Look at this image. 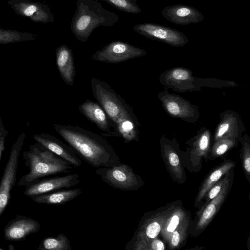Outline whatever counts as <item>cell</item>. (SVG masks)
Listing matches in <instances>:
<instances>
[{
	"instance_id": "cell-1",
	"label": "cell",
	"mask_w": 250,
	"mask_h": 250,
	"mask_svg": "<svg viewBox=\"0 0 250 250\" xmlns=\"http://www.w3.org/2000/svg\"><path fill=\"white\" fill-rule=\"evenodd\" d=\"M56 131L83 160L98 168L121 163L111 145L102 136L79 126L54 124Z\"/></svg>"
},
{
	"instance_id": "cell-2",
	"label": "cell",
	"mask_w": 250,
	"mask_h": 250,
	"mask_svg": "<svg viewBox=\"0 0 250 250\" xmlns=\"http://www.w3.org/2000/svg\"><path fill=\"white\" fill-rule=\"evenodd\" d=\"M91 86L94 98L114 124L118 137L127 144L139 141V123L132 108L106 82L92 78Z\"/></svg>"
},
{
	"instance_id": "cell-3",
	"label": "cell",
	"mask_w": 250,
	"mask_h": 250,
	"mask_svg": "<svg viewBox=\"0 0 250 250\" xmlns=\"http://www.w3.org/2000/svg\"><path fill=\"white\" fill-rule=\"evenodd\" d=\"M23 159L29 171L23 175L18 185L26 187L47 176L70 172L73 167L38 142L29 146Z\"/></svg>"
},
{
	"instance_id": "cell-4",
	"label": "cell",
	"mask_w": 250,
	"mask_h": 250,
	"mask_svg": "<svg viewBox=\"0 0 250 250\" xmlns=\"http://www.w3.org/2000/svg\"><path fill=\"white\" fill-rule=\"evenodd\" d=\"M119 20L117 14L105 9L97 0H77L70 29L78 40L85 42L95 29L111 27Z\"/></svg>"
},
{
	"instance_id": "cell-5",
	"label": "cell",
	"mask_w": 250,
	"mask_h": 250,
	"mask_svg": "<svg viewBox=\"0 0 250 250\" xmlns=\"http://www.w3.org/2000/svg\"><path fill=\"white\" fill-rule=\"evenodd\" d=\"M95 172L104 182L122 190H136L144 184L141 177L126 164L121 163L109 167H98Z\"/></svg>"
},
{
	"instance_id": "cell-6",
	"label": "cell",
	"mask_w": 250,
	"mask_h": 250,
	"mask_svg": "<svg viewBox=\"0 0 250 250\" xmlns=\"http://www.w3.org/2000/svg\"><path fill=\"white\" fill-rule=\"evenodd\" d=\"M25 137L22 132L12 146L0 181V217L9 204L11 192L16 183L19 156Z\"/></svg>"
},
{
	"instance_id": "cell-7",
	"label": "cell",
	"mask_w": 250,
	"mask_h": 250,
	"mask_svg": "<svg viewBox=\"0 0 250 250\" xmlns=\"http://www.w3.org/2000/svg\"><path fill=\"white\" fill-rule=\"evenodd\" d=\"M146 54L145 49L127 42L114 41L97 50L92 55V59L101 62L117 63Z\"/></svg>"
},
{
	"instance_id": "cell-8",
	"label": "cell",
	"mask_w": 250,
	"mask_h": 250,
	"mask_svg": "<svg viewBox=\"0 0 250 250\" xmlns=\"http://www.w3.org/2000/svg\"><path fill=\"white\" fill-rule=\"evenodd\" d=\"M133 30L150 40L163 42L175 47H181L189 40L182 32L168 27L153 23H143L135 25Z\"/></svg>"
},
{
	"instance_id": "cell-9",
	"label": "cell",
	"mask_w": 250,
	"mask_h": 250,
	"mask_svg": "<svg viewBox=\"0 0 250 250\" xmlns=\"http://www.w3.org/2000/svg\"><path fill=\"white\" fill-rule=\"evenodd\" d=\"M79 175L74 173L45 179H41L25 187L24 194L28 197L37 196L53 192L62 188H67L80 182Z\"/></svg>"
},
{
	"instance_id": "cell-10",
	"label": "cell",
	"mask_w": 250,
	"mask_h": 250,
	"mask_svg": "<svg viewBox=\"0 0 250 250\" xmlns=\"http://www.w3.org/2000/svg\"><path fill=\"white\" fill-rule=\"evenodd\" d=\"M78 109L88 120L103 132L101 133L102 136L118 137L114 124L98 102L86 100L78 106Z\"/></svg>"
},
{
	"instance_id": "cell-11",
	"label": "cell",
	"mask_w": 250,
	"mask_h": 250,
	"mask_svg": "<svg viewBox=\"0 0 250 250\" xmlns=\"http://www.w3.org/2000/svg\"><path fill=\"white\" fill-rule=\"evenodd\" d=\"M40 228L39 221L18 214L4 227L3 229L4 237L8 241L23 240L30 235L38 232Z\"/></svg>"
},
{
	"instance_id": "cell-12",
	"label": "cell",
	"mask_w": 250,
	"mask_h": 250,
	"mask_svg": "<svg viewBox=\"0 0 250 250\" xmlns=\"http://www.w3.org/2000/svg\"><path fill=\"white\" fill-rule=\"evenodd\" d=\"M33 138L38 143L75 167H79L82 161L74 149L69 145L48 134H35Z\"/></svg>"
},
{
	"instance_id": "cell-13",
	"label": "cell",
	"mask_w": 250,
	"mask_h": 250,
	"mask_svg": "<svg viewBox=\"0 0 250 250\" xmlns=\"http://www.w3.org/2000/svg\"><path fill=\"white\" fill-rule=\"evenodd\" d=\"M162 16L174 24L186 25L204 21L205 17L197 8L185 4H175L165 7Z\"/></svg>"
},
{
	"instance_id": "cell-14",
	"label": "cell",
	"mask_w": 250,
	"mask_h": 250,
	"mask_svg": "<svg viewBox=\"0 0 250 250\" xmlns=\"http://www.w3.org/2000/svg\"><path fill=\"white\" fill-rule=\"evenodd\" d=\"M55 58L61 77L66 84L72 86L76 75L72 50L66 44H62L56 49Z\"/></svg>"
},
{
	"instance_id": "cell-15",
	"label": "cell",
	"mask_w": 250,
	"mask_h": 250,
	"mask_svg": "<svg viewBox=\"0 0 250 250\" xmlns=\"http://www.w3.org/2000/svg\"><path fill=\"white\" fill-rule=\"evenodd\" d=\"M229 187L230 179L229 176L225 182L223 188L218 195L207 204L198 213L199 218L196 228L197 231H199L205 229L211 221L225 201Z\"/></svg>"
},
{
	"instance_id": "cell-16",
	"label": "cell",
	"mask_w": 250,
	"mask_h": 250,
	"mask_svg": "<svg viewBox=\"0 0 250 250\" xmlns=\"http://www.w3.org/2000/svg\"><path fill=\"white\" fill-rule=\"evenodd\" d=\"M165 109L170 115L184 119H190L195 115V110L190 104L177 95L167 94L161 96Z\"/></svg>"
},
{
	"instance_id": "cell-17",
	"label": "cell",
	"mask_w": 250,
	"mask_h": 250,
	"mask_svg": "<svg viewBox=\"0 0 250 250\" xmlns=\"http://www.w3.org/2000/svg\"><path fill=\"white\" fill-rule=\"evenodd\" d=\"M15 7L21 14L35 21L45 23L54 21V16L45 5L21 2L15 4Z\"/></svg>"
},
{
	"instance_id": "cell-18",
	"label": "cell",
	"mask_w": 250,
	"mask_h": 250,
	"mask_svg": "<svg viewBox=\"0 0 250 250\" xmlns=\"http://www.w3.org/2000/svg\"><path fill=\"white\" fill-rule=\"evenodd\" d=\"M83 192L81 188H77L67 190H57L30 198L38 204L60 205H64L79 196Z\"/></svg>"
},
{
	"instance_id": "cell-19",
	"label": "cell",
	"mask_w": 250,
	"mask_h": 250,
	"mask_svg": "<svg viewBox=\"0 0 250 250\" xmlns=\"http://www.w3.org/2000/svg\"><path fill=\"white\" fill-rule=\"evenodd\" d=\"M235 166V163L232 161L225 162L214 168L208 175L200 187L195 202L197 206L204 199L208 190L221 178L229 171Z\"/></svg>"
},
{
	"instance_id": "cell-20",
	"label": "cell",
	"mask_w": 250,
	"mask_h": 250,
	"mask_svg": "<svg viewBox=\"0 0 250 250\" xmlns=\"http://www.w3.org/2000/svg\"><path fill=\"white\" fill-rule=\"evenodd\" d=\"M38 250H71L69 239L62 233L56 237H48L43 239L38 248Z\"/></svg>"
},
{
	"instance_id": "cell-21",
	"label": "cell",
	"mask_w": 250,
	"mask_h": 250,
	"mask_svg": "<svg viewBox=\"0 0 250 250\" xmlns=\"http://www.w3.org/2000/svg\"><path fill=\"white\" fill-rule=\"evenodd\" d=\"M107 2L118 10L138 14L142 12L137 0H101Z\"/></svg>"
},
{
	"instance_id": "cell-22",
	"label": "cell",
	"mask_w": 250,
	"mask_h": 250,
	"mask_svg": "<svg viewBox=\"0 0 250 250\" xmlns=\"http://www.w3.org/2000/svg\"><path fill=\"white\" fill-rule=\"evenodd\" d=\"M191 72L188 70L181 68H174L169 71L167 81L168 83H182L191 81Z\"/></svg>"
},
{
	"instance_id": "cell-23",
	"label": "cell",
	"mask_w": 250,
	"mask_h": 250,
	"mask_svg": "<svg viewBox=\"0 0 250 250\" xmlns=\"http://www.w3.org/2000/svg\"><path fill=\"white\" fill-rule=\"evenodd\" d=\"M165 156L169 167L173 173L177 176H182L183 170L178 155L171 148H165Z\"/></svg>"
},
{
	"instance_id": "cell-24",
	"label": "cell",
	"mask_w": 250,
	"mask_h": 250,
	"mask_svg": "<svg viewBox=\"0 0 250 250\" xmlns=\"http://www.w3.org/2000/svg\"><path fill=\"white\" fill-rule=\"evenodd\" d=\"M234 141L231 138L221 139L216 141L211 150L214 157L222 156L234 146Z\"/></svg>"
},
{
	"instance_id": "cell-25",
	"label": "cell",
	"mask_w": 250,
	"mask_h": 250,
	"mask_svg": "<svg viewBox=\"0 0 250 250\" xmlns=\"http://www.w3.org/2000/svg\"><path fill=\"white\" fill-rule=\"evenodd\" d=\"M229 174L230 172L229 171L226 174V175L224 177L221 178L208 190L204 197L205 201L204 202V205L201 208V209L198 212V213L202 210V209L206 206L207 204H208L212 199L217 196L221 192L225 182L229 176Z\"/></svg>"
},
{
	"instance_id": "cell-26",
	"label": "cell",
	"mask_w": 250,
	"mask_h": 250,
	"mask_svg": "<svg viewBox=\"0 0 250 250\" xmlns=\"http://www.w3.org/2000/svg\"><path fill=\"white\" fill-rule=\"evenodd\" d=\"M28 40L22 33L13 30L0 29V43H7Z\"/></svg>"
},
{
	"instance_id": "cell-27",
	"label": "cell",
	"mask_w": 250,
	"mask_h": 250,
	"mask_svg": "<svg viewBox=\"0 0 250 250\" xmlns=\"http://www.w3.org/2000/svg\"><path fill=\"white\" fill-rule=\"evenodd\" d=\"M232 121L230 119L223 121L219 125L215 132V141H216L221 139L232 138L231 134L233 130Z\"/></svg>"
},
{
	"instance_id": "cell-28",
	"label": "cell",
	"mask_w": 250,
	"mask_h": 250,
	"mask_svg": "<svg viewBox=\"0 0 250 250\" xmlns=\"http://www.w3.org/2000/svg\"><path fill=\"white\" fill-rule=\"evenodd\" d=\"M210 143V133L204 131L198 138L195 145V152L199 156H204L207 153Z\"/></svg>"
},
{
	"instance_id": "cell-29",
	"label": "cell",
	"mask_w": 250,
	"mask_h": 250,
	"mask_svg": "<svg viewBox=\"0 0 250 250\" xmlns=\"http://www.w3.org/2000/svg\"><path fill=\"white\" fill-rule=\"evenodd\" d=\"M242 163L246 174L249 176L250 173V149L248 144L245 143L243 146L242 154Z\"/></svg>"
},
{
	"instance_id": "cell-30",
	"label": "cell",
	"mask_w": 250,
	"mask_h": 250,
	"mask_svg": "<svg viewBox=\"0 0 250 250\" xmlns=\"http://www.w3.org/2000/svg\"><path fill=\"white\" fill-rule=\"evenodd\" d=\"M8 134V131L4 127L0 117V163L2 154L5 150V140Z\"/></svg>"
},
{
	"instance_id": "cell-31",
	"label": "cell",
	"mask_w": 250,
	"mask_h": 250,
	"mask_svg": "<svg viewBox=\"0 0 250 250\" xmlns=\"http://www.w3.org/2000/svg\"><path fill=\"white\" fill-rule=\"evenodd\" d=\"M180 221V216L178 213L173 214L169 221L167 227V230L172 233L177 229Z\"/></svg>"
},
{
	"instance_id": "cell-32",
	"label": "cell",
	"mask_w": 250,
	"mask_h": 250,
	"mask_svg": "<svg viewBox=\"0 0 250 250\" xmlns=\"http://www.w3.org/2000/svg\"><path fill=\"white\" fill-rule=\"evenodd\" d=\"M165 248V245L161 240L154 239L146 246L145 250L149 249L153 250H164Z\"/></svg>"
},
{
	"instance_id": "cell-33",
	"label": "cell",
	"mask_w": 250,
	"mask_h": 250,
	"mask_svg": "<svg viewBox=\"0 0 250 250\" xmlns=\"http://www.w3.org/2000/svg\"><path fill=\"white\" fill-rule=\"evenodd\" d=\"M172 236L170 241V246L173 248L177 247L180 241V234L178 231L174 230L172 233Z\"/></svg>"
},
{
	"instance_id": "cell-34",
	"label": "cell",
	"mask_w": 250,
	"mask_h": 250,
	"mask_svg": "<svg viewBox=\"0 0 250 250\" xmlns=\"http://www.w3.org/2000/svg\"><path fill=\"white\" fill-rule=\"evenodd\" d=\"M9 250H14V247H13V245H10L9 246Z\"/></svg>"
},
{
	"instance_id": "cell-35",
	"label": "cell",
	"mask_w": 250,
	"mask_h": 250,
	"mask_svg": "<svg viewBox=\"0 0 250 250\" xmlns=\"http://www.w3.org/2000/svg\"><path fill=\"white\" fill-rule=\"evenodd\" d=\"M0 250H3V249L1 248V247H0Z\"/></svg>"
}]
</instances>
